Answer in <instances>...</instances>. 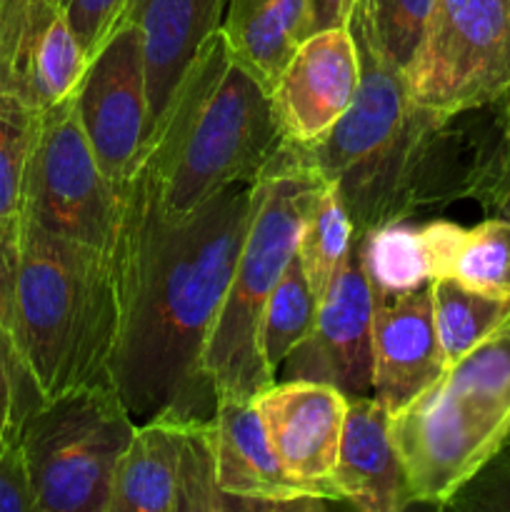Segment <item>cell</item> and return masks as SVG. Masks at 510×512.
Here are the masks:
<instances>
[{
	"label": "cell",
	"mask_w": 510,
	"mask_h": 512,
	"mask_svg": "<svg viewBox=\"0 0 510 512\" xmlns=\"http://www.w3.org/2000/svg\"><path fill=\"white\" fill-rule=\"evenodd\" d=\"M415 105L440 115L485 108L510 93V0H435L405 68Z\"/></svg>",
	"instance_id": "cell-8"
},
{
	"label": "cell",
	"mask_w": 510,
	"mask_h": 512,
	"mask_svg": "<svg viewBox=\"0 0 510 512\" xmlns=\"http://www.w3.org/2000/svg\"><path fill=\"white\" fill-rule=\"evenodd\" d=\"M15 240L0 235V335L10 333V323H13Z\"/></svg>",
	"instance_id": "cell-34"
},
{
	"label": "cell",
	"mask_w": 510,
	"mask_h": 512,
	"mask_svg": "<svg viewBox=\"0 0 510 512\" xmlns=\"http://www.w3.org/2000/svg\"><path fill=\"white\" fill-rule=\"evenodd\" d=\"M228 0H128L123 18L138 23L148 68V138L190 63L223 23Z\"/></svg>",
	"instance_id": "cell-20"
},
{
	"label": "cell",
	"mask_w": 510,
	"mask_h": 512,
	"mask_svg": "<svg viewBox=\"0 0 510 512\" xmlns=\"http://www.w3.org/2000/svg\"><path fill=\"white\" fill-rule=\"evenodd\" d=\"M40 403L20 365L10 333L0 335V453L20 440L25 418Z\"/></svg>",
	"instance_id": "cell-29"
},
{
	"label": "cell",
	"mask_w": 510,
	"mask_h": 512,
	"mask_svg": "<svg viewBox=\"0 0 510 512\" xmlns=\"http://www.w3.org/2000/svg\"><path fill=\"white\" fill-rule=\"evenodd\" d=\"M75 108L105 178L120 188L133 173L148 133V68L138 23L123 18L90 58Z\"/></svg>",
	"instance_id": "cell-11"
},
{
	"label": "cell",
	"mask_w": 510,
	"mask_h": 512,
	"mask_svg": "<svg viewBox=\"0 0 510 512\" xmlns=\"http://www.w3.org/2000/svg\"><path fill=\"white\" fill-rule=\"evenodd\" d=\"M353 245V220H350L348 208L340 198L338 185L323 180L308 210L298 245L300 265H303L305 278H308L318 303Z\"/></svg>",
	"instance_id": "cell-24"
},
{
	"label": "cell",
	"mask_w": 510,
	"mask_h": 512,
	"mask_svg": "<svg viewBox=\"0 0 510 512\" xmlns=\"http://www.w3.org/2000/svg\"><path fill=\"white\" fill-rule=\"evenodd\" d=\"M135 430L113 385L40 400L20 430L35 512H110L115 470Z\"/></svg>",
	"instance_id": "cell-7"
},
{
	"label": "cell",
	"mask_w": 510,
	"mask_h": 512,
	"mask_svg": "<svg viewBox=\"0 0 510 512\" xmlns=\"http://www.w3.org/2000/svg\"><path fill=\"white\" fill-rule=\"evenodd\" d=\"M360 83V55L350 28L310 33L273 85V108L293 145H313L348 113Z\"/></svg>",
	"instance_id": "cell-15"
},
{
	"label": "cell",
	"mask_w": 510,
	"mask_h": 512,
	"mask_svg": "<svg viewBox=\"0 0 510 512\" xmlns=\"http://www.w3.org/2000/svg\"><path fill=\"white\" fill-rule=\"evenodd\" d=\"M318 315V298L310 288L300 258L295 255L270 293L263 315V358L273 373L305 343Z\"/></svg>",
	"instance_id": "cell-25"
},
{
	"label": "cell",
	"mask_w": 510,
	"mask_h": 512,
	"mask_svg": "<svg viewBox=\"0 0 510 512\" xmlns=\"http://www.w3.org/2000/svg\"><path fill=\"white\" fill-rule=\"evenodd\" d=\"M360 263L375 298L413 293L433 280L423 225L388 223L358 238Z\"/></svg>",
	"instance_id": "cell-23"
},
{
	"label": "cell",
	"mask_w": 510,
	"mask_h": 512,
	"mask_svg": "<svg viewBox=\"0 0 510 512\" xmlns=\"http://www.w3.org/2000/svg\"><path fill=\"white\" fill-rule=\"evenodd\" d=\"M308 23L310 0H228L220 33L235 60L273 93L290 55L308 38Z\"/></svg>",
	"instance_id": "cell-21"
},
{
	"label": "cell",
	"mask_w": 510,
	"mask_h": 512,
	"mask_svg": "<svg viewBox=\"0 0 510 512\" xmlns=\"http://www.w3.org/2000/svg\"><path fill=\"white\" fill-rule=\"evenodd\" d=\"M323 180L283 145L255 180V203L228 290L215 315L203 368L218 398L255 400L275 383L263 358V315L270 293L298 255L305 218Z\"/></svg>",
	"instance_id": "cell-4"
},
{
	"label": "cell",
	"mask_w": 510,
	"mask_h": 512,
	"mask_svg": "<svg viewBox=\"0 0 510 512\" xmlns=\"http://www.w3.org/2000/svg\"><path fill=\"white\" fill-rule=\"evenodd\" d=\"M330 485L338 500L365 512H400L415 505L408 473L390 433V413L375 395L348 398Z\"/></svg>",
	"instance_id": "cell-19"
},
{
	"label": "cell",
	"mask_w": 510,
	"mask_h": 512,
	"mask_svg": "<svg viewBox=\"0 0 510 512\" xmlns=\"http://www.w3.org/2000/svg\"><path fill=\"white\" fill-rule=\"evenodd\" d=\"M25 215L65 240L110 255L120 190L105 178L80 125L75 93L38 115L25 188Z\"/></svg>",
	"instance_id": "cell-9"
},
{
	"label": "cell",
	"mask_w": 510,
	"mask_h": 512,
	"mask_svg": "<svg viewBox=\"0 0 510 512\" xmlns=\"http://www.w3.org/2000/svg\"><path fill=\"white\" fill-rule=\"evenodd\" d=\"M465 113L440 115L415 105L398 138L370 163L340 178L338 193L353 220L355 240L415 213L473 198L495 140V115L483 133Z\"/></svg>",
	"instance_id": "cell-6"
},
{
	"label": "cell",
	"mask_w": 510,
	"mask_h": 512,
	"mask_svg": "<svg viewBox=\"0 0 510 512\" xmlns=\"http://www.w3.org/2000/svg\"><path fill=\"white\" fill-rule=\"evenodd\" d=\"M218 488L230 510H318L325 498L280 465L253 400L218 398L210 418Z\"/></svg>",
	"instance_id": "cell-17"
},
{
	"label": "cell",
	"mask_w": 510,
	"mask_h": 512,
	"mask_svg": "<svg viewBox=\"0 0 510 512\" xmlns=\"http://www.w3.org/2000/svg\"><path fill=\"white\" fill-rule=\"evenodd\" d=\"M210 420L163 415L140 423L115 470L110 512H223Z\"/></svg>",
	"instance_id": "cell-10"
},
{
	"label": "cell",
	"mask_w": 510,
	"mask_h": 512,
	"mask_svg": "<svg viewBox=\"0 0 510 512\" xmlns=\"http://www.w3.org/2000/svg\"><path fill=\"white\" fill-rule=\"evenodd\" d=\"M495 108V148H510V93L493 103Z\"/></svg>",
	"instance_id": "cell-36"
},
{
	"label": "cell",
	"mask_w": 510,
	"mask_h": 512,
	"mask_svg": "<svg viewBox=\"0 0 510 512\" xmlns=\"http://www.w3.org/2000/svg\"><path fill=\"white\" fill-rule=\"evenodd\" d=\"M38 115L0 103V235L15 240L25 218V188Z\"/></svg>",
	"instance_id": "cell-26"
},
{
	"label": "cell",
	"mask_w": 510,
	"mask_h": 512,
	"mask_svg": "<svg viewBox=\"0 0 510 512\" xmlns=\"http://www.w3.org/2000/svg\"><path fill=\"white\" fill-rule=\"evenodd\" d=\"M430 290L448 368L510 323V295L485 293L455 278H435Z\"/></svg>",
	"instance_id": "cell-22"
},
{
	"label": "cell",
	"mask_w": 510,
	"mask_h": 512,
	"mask_svg": "<svg viewBox=\"0 0 510 512\" xmlns=\"http://www.w3.org/2000/svg\"><path fill=\"white\" fill-rule=\"evenodd\" d=\"M58 3L88 58L98 53L128 8V0H58Z\"/></svg>",
	"instance_id": "cell-31"
},
{
	"label": "cell",
	"mask_w": 510,
	"mask_h": 512,
	"mask_svg": "<svg viewBox=\"0 0 510 512\" xmlns=\"http://www.w3.org/2000/svg\"><path fill=\"white\" fill-rule=\"evenodd\" d=\"M473 198H478L495 215L510 218V148L493 145Z\"/></svg>",
	"instance_id": "cell-33"
},
{
	"label": "cell",
	"mask_w": 510,
	"mask_h": 512,
	"mask_svg": "<svg viewBox=\"0 0 510 512\" xmlns=\"http://www.w3.org/2000/svg\"><path fill=\"white\" fill-rule=\"evenodd\" d=\"M15 353L40 400L110 383L118 340L113 258L25 215L15 240L10 323Z\"/></svg>",
	"instance_id": "cell-3"
},
{
	"label": "cell",
	"mask_w": 510,
	"mask_h": 512,
	"mask_svg": "<svg viewBox=\"0 0 510 512\" xmlns=\"http://www.w3.org/2000/svg\"><path fill=\"white\" fill-rule=\"evenodd\" d=\"M445 278L495 295H510V218L493 215L465 230Z\"/></svg>",
	"instance_id": "cell-27"
},
{
	"label": "cell",
	"mask_w": 510,
	"mask_h": 512,
	"mask_svg": "<svg viewBox=\"0 0 510 512\" xmlns=\"http://www.w3.org/2000/svg\"><path fill=\"white\" fill-rule=\"evenodd\" d=\"M503 453H508V455H510V438H508V443L503 445Z\"/></svg>",
	"instance_id": "cell-37"
},
{
	"label": "cell",
	"mask_w": 510,
	"mask_h": 512,
	"mask_svg": "<svg viewBox=\"0 0 510 512\" xmlns=\"http://www.w3.org/2000/svg\"><path fill=\"white\" fill-rule=\"evenodd\" d=\"M288 143L273 95L235 60L220 28L200 48L143 150L165 215L193 213L220 190L258 180Z\"/></svg>",
	"instance_id": "cell-2"
},
{
	"label": "cell",
	"mask_w": 510,
	"mask_h": 512,
	"mask_svg": "<svg viewBox=\"0 0 510 512\" xmlns=\"http://www.w3.org/2000/svg\"><path fill=\"white\" fill-rule=\"evenodd\" d=\"M445 508L468 512H510V455L500 450Z\"/></svg>",
	"instance_id": "cell-30"
},
{
	"label": "cell",
	"mask_w": 510,
	"mask_h": 512,
	"mask_svg": "<svg viewBox=\"0 0 510 512\" xmlns=\"http://www.w3.org/2000/svg\"><path fill=\"white\" fill-rule=\"evenodd\" d=\"M373 310V288L355 240L320 298L313 330L280 365L283 380L328 383L348 398L373 393Z\"/></svg>",
	"instance_id": "cell-14"
},
{
	"label": "cell",
	"mask_w": 510,
	"mask_h": 512,
	"mask_svg": "<svg viewBox=\"0 0 510 512\" xmlns=\"http://www.w3.org/2000/svg\"><path fill=\"white\" fill-rule=\"evenodd\" d=\"M435 0H358L353 15L378 48L400 68H408L428 28Z\"/></svg>",
	"instance_id": "cell-28"
},
{
	"label": "cell",
	"mask_w": 510,
	"mask_h": 512,
	"mask_svg": "<svg viewBox=\"0 0 510 512\" xmlns=\"http://www.w3.org/2000/svg\"><path fill=\"white\" fill-rule=\"evenodd\" d=\"M430 283L395 298L373 295V393L390 415L413 403L448 370Z\"/></svg>",
	"instance_id": "cell-18"
},
{
	"label": "cell",
	"mask_w": 510,
	"mask_h": 512,
	"mask_svg": "<svg viewBox=\"0 0 510 512\" xmlns=\"http://www.w3.org/2000/svg\"><path fill=\"white\" fill-rule=\"evenodd\" d=\"M270 445L290 478L325 500H338L330 475L343 438L348 395L315 380H283L253 400Z\"/></svg>",
	"instance_id": "cell-16"
},
{
	"label": "cell",
	"mask_w": 510,
	"mask_h": 512,
	"mask_svg": "<svg viewBox=\"0 0 510 512\" xmlns=\"http://www.w3.org/2000/svg\"><path fill=\"white\" fill-rule=\"evenodd\" d=\"M88 63L58 0H0V103L43 113L78 90Z\"/></svg>",
	"instance_id": "cell-12"
},
{
	"label": "cell",
	"mask_w": 510,
	"mask_h": 512,
	"mask_svg": "<svg viewBox=\"0 0 510 512\" xmlns=\"http://www.w3.org/2000/svg\"><path fill=\"white\" fill-rule=\"evenodd\" d=\"M358 0H310L308 35L328 28H348Z\"/></svg>",
	"instance_id": "cell-35"
},
{
	"label": "cell",
	"mask_w": 510,
	"mask_h": 512,
	"mask_svg": "<svg viewBox=\"0 0 510 512\" xmlns=\"http://www.w3.org/2000/svg\"><path fill=\"white\" fill-rule=\"evenodd\" d=\"M415 503L445 508L510 438V323L390 415Z\"/></svg>",
	"instance_id": "cell-5"
},
{
	"label": "cell",
	"mask_w": 510,
	"mask_h": 512,
	"mask_svg": "<svg viewBox=\"0 0 510 512\" xmlns=\"http://www.w3.org/2000/svg\"><path fill=\"white\" fill-rule=\"evenodd\" d=\"M0 512H35L33 480L20 440L0 453Z\"/></svg>",
	"instance_id": "cell-32"
},
{
	"label": "cell",
	"mask_w": 510,
	"mask_h": 512,
	"mask_svg": "<svg viewBox=\"0 0 510 512\" xmlns=\"http://www.w3.org/2000/svg\"><path fill=\"white\" fill-rule=\"evenodd\" d=\"M110 253L118 283V340L110 383L135 423L163 415L210 420L218 405L203 358L255 203L243 180L195 208L165 215L140 155L120 185Z\"/></svg>",
	"instance_id": "cell-1"
},
{
	"label": "cell",
	"mask_w": 510,
	"mask_h": 512,
	"mask_svg": "<svg viewBox=\"0 0 510 512\" xmlns=\"http://www.w3.org/2000/svg\"><path fill=\"white\" fill-rule=\"evenodd\" d=\"M360 55V83L348 113L313 145H293L298 158L325 183H338L383 153L413 115L405 70L395 65L355 15L348 23Z\"/></svg>",
	"instance_id": "cell-13"
}]
</instances>
